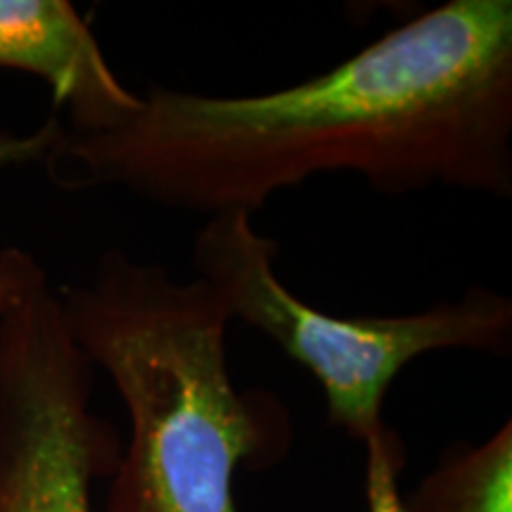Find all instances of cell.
I'll list each match as a JSON object with an SVG mask.
<instances>
[{
  "label": "cell",
  "mask_w": 512,
  "mask_h": 512,
  "mask_svg": "<svg viewBox=\"0 0 512 512\" xmlns=\"http://www.w3.org/2000/svg\"><path fill=\"white\" fill-rule=\"evenodd\" d=\"M64 188H117L166 209L254 214L318 174L382 195L512 197V3L448 0L320 76L259 95L150 86L98 131L57 126Z\"/></svg>",
  "instance_id": "cell-1"
},
{
  "label": "cell",
  "mask_w": 512,
  "mask_h": 512,
  "mask_svg": "<svg viewBox=\"0 0 512 512\" xmlns=\"http://www.w3.org/2000/svg\"><path fill=\"white\" fill-rule=\"evenodd\" d=\"M57 297L76 347L110 375L128 415L105 512H240V465L280 463L294 432L280 399L233 384V320L219 294L110 249L88 283Z\"/></svg>",
  "instance_id": "cell-2"
},
{
  "label": "cell",
  "mask_w": 512,
  "mask_h": 512,
  "mask_svg": "<svg viewBox=\"0 0 512 512\" xmlns=\"http://www.w3.org/2000/svg\"><path fill=\"white\" fill-rule=\"evenodd\" d=\"M278 242L247 211L209 216L192 266L221 297L230 320L264 332L316 377L330 422L363 441L382 425L389 387L408 363L434 351L510 356L512 299L472 285L458 299L401 316H335L287 290L275 271Z\"/></svg>",
  "instance_id": "cell-3"
},
{
  "label": "cell",
  "mask_w": 512,
  "mask_h": 512,
  "mask_svg": "<svg viewBox=\"0 0 512 512\" xmlns=\"http://www.w3.org/2000/svg\"><path fill=\"white\" fill-rule=\"evenodd\" d=\"M50 280L0 316V512H93L121 458Z\"/></svg>",
  "instance_id": "cell-4"
},
{
  "label": "cell",
  "mask_w": 512,
  "mask_h": 512,
  "mask_svg": "<svg viewBox=\"0 0 512 512\" xmlns=\"http://www.w3.org/2000/svg\"><path fill=\"white\" fill-rule=\"evenodd\" d=\"M0 69L38 76L72 131H98L138 107L69 0H0Z\"/></svg>",
  "instance_id": "cell-5"
},
{
  "label": "cell",
  "mask_w": 512,
  "mask_h": 512,
  "mask_svg": "<svg viewBox=\"0 0 512 512\" xmlns=\"http://www.w3.org/2000/svg\"><path fill=\"white\" fill-rule=\"evenodd\" d=\"M406 512H512V422L479 444H453L403 498Z\"/></svg>",
  "instance_id": "cell-6"
},
{
  "label": "cell",
  "mask_w": 512,
  "mask_h": 512,
  "mask_svg": "<svg viewBox=\"0 0 512 512\" xmlns=\"http://www.w3.org/2000/svg\"><path fill=\"white\" fill-rule=\"evenodd\" d=\"M366 446V503L368 512H406L399 475L406 465V446L387 422L363 439Z\"/></svg>",
  "instance_id": "cell-7"
},
{
  "label": "cell",
  "mask_w": 512,
  "mask_h": 512,
  "mask_svg": "<svg viewBox=\"0 0 512 512\" xmlns=\"http://www.w3.org/2000/svg\"><path fill=\"white\" fill-rule=\"evenodd\" d=\"M43 280H48L46 268L29 252L19 247L3 249L0 252V316L15 309Z\"/></svg>",
  "instance_id": "cell-8"
},
{
  "label": "cell",
  "mask_w": 512,
  "mask_h": 512,
  "mask_svg": "<svg viewBox=\"0 0 512 512\" xmlns=\"http://www.w3.org/2000/svg\"><path fill=\"white\" fill-rule=\"evenodd\" d=\"M57 126H60V121L53 117L41 128H36L31 136H8V133H0V166L46 159L50 145L55 140Z\"/></svg>",
  "instance_id": "cell-9"
}]
</instances>
